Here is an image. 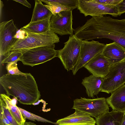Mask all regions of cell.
<instances>
[{
  "label": "cell",
  "mask_w": 125,
  "mask_h": 125,
  "mask_svg": "<svg viewBox=\"0 0 125 125\" xmlns=\"http://www.w3.org/2000/svg\"><path fill=\"white\" fill-rule=\"evenodd\" d=\"M74 35L80 40H93L105 38L112 40L125 49V19L110 16L93 17L85 24L74 29Z\"/></svg>",
  "instance_id": "cell-1"
},
{
  "label": "cell",
  "mask_w": 125,
  "mask_h": 125,
  "mask_svg": "<svg viewBox=\"0 0 125 125\" xmlns=\"http://www.w3.org/2000/svg\"><path fill=\"white\" fill-rule=\"evenodd\" d=\"M0 83L7 95L13 96L21 104H33L40 97L35 80L30 73L24 75H4L0 78Z\"/></svg>",
  "instance_id": "cell-2"
},
{
  "label": "cell",
  "mask_w": 125,
  "mask_h": 125,
  "mask_svg": "<svg viewBox=\"0 0 125 125\" xmlns=\"http://www.w3.org/2000/svg\"><path fill=\"white\" fill-rule=\"evenodd\" d=\"M59 39L57 35L51 30L41 33L25 31L24 38L18 39L10 51H21L23 53L33 48L57 43L60 42Z\"/></svg>",
  "instance_id": "cell-3"
},
{
  "label": "cell",
  "mask_w": 125,
  "mask_h": 125,
  "mask_svg": "<svg viewBox=\"0 0 125 125\" xmlns=\"http://www.w3.org/2000/svg\"><path fill=\"white\" fill-rule=\"evenodd\" d=\"M82 40L73 34L64 43L63 48L57 50V57L60 60L65 69L68 71L72 70L78 61L80 51Z\"/></svg>",
  "instance_id": "cell-4"
},
{
  "label": "cell",
  "mask_w": 125,
  "mask_h": 125,
  "mask_svg": "<svg viewBox=\"0 0 125 125\" xmlns=\"http://www.w3.org/2000/svg\"><path fill=\"white\" fill-rule=\"evenodd\" d=\"M55 44L29 49L23 53L21 61L25 65L31 66L43 63L57 57Z\"/></svg>",
  "instance_id": "cell-5"
},
{
  "label": "cell",
  "mask_w": 125,
  "mask_h": 125,
  "mask_svg": "<svg viewBox=\"0 0 125 125\" xmlns=\"http://www.w3.org/2000/svg\"><path fill=\"white\" fill-rule=\"evenodd\" d=\"M72 109L95 118L109 111V105L104 97L92 99L81 97L75 99Z\"/></svg>",
  "instance_id": "cell-6"
},
{
  "label": "cell",
  "mask_w": 125,
  "mask_h": 125,
  "mask_svg": "<svg viewBox=\"0 0 125 125\" xmlns=\"http://www.w3.org/2000/svg\"><path fill=\"white\" fill-rule=\"evenodd\" d=\"M125 83V60L110 66L108 73L104 78L101 92L111 93Z\"/></svg>",
  "instance_id": "cell-7"
},
{
  "label": "cell",
  "mask_w": 125,
  "mask_h": 125,
  "mask_svg": "<svg viewBox=\"0 0 125 125\" xmlns=\"http://www.w3.org/2000/svg\"><path fill=\"white\" fill-rule=\"evenodd\" d=\"M77 8L85 17L88 15L98 16L106 14L114 17L118 16L116 7L106 5L95 0H78Z\"/></svg>",
  "instance_id": "cell-8"
},
{
  "label": "cell",
  "mask_w": 125,
  "mask_h": 125,
  "mask_svg": "<svg viewBox=\"0 0 125 125\" xmlns=\"http://www.w3.org/2000/svg\"><path fill=\"white\" fill-rule=\"evenodd\" d=\"M105 44L94 40H82L80 55L76 65L72 70L73 75L92 59L101 53Z\"/></svg>",
  "instance_id": "cell-9"
},
{
  "label": "cell",
  "mask_w": 125,
  "mask_h": 125,
  "mask_svg": "<svg viewBox=\"0 0 125 125\" xmlns=\"http://www.w3.org/2000/svg\"><path fill=\"white\" fill-rule=\"evenodd\" d=\"M72 11H64L52 15L50 19L51 30L60 35H73Z\"/></svg>",
  "instance_id": "cell-10"
},
{
  "label": "cell",
  "mask_w": 125,
  "mask_h": 125,
  "mask_svg": "<svg viewBox=\"0 0 125 125\" xmlns=\"http://www.w3.org/2000/svg\"><path fill=\"white\" fill-rule=\"evenodd\" d=\"M18 30L12 19L0 24V54L5 56L18 40L14 38Z\"/></svg>",
  "instance_id": "cell-11"
},
{
  "label": "cell",
  "mask_w": 125,
  "mask_h": 125,
  "mask_svg": "<svg viewBox=\"0 0 125 125\" xmlns=\"http://www.w3.org/2000/svg\"><path fill=\"white\" fill-rule=\"evenodd\" d=\"M111 66L101 53L90 60L84 67L92 74L104 78L108 73Z\"/></svg>",
  "instance_id": "cell-12"
},
{
  "label": "cell",
  "mask_w": 125,
  "mask_h": 125,
  "mask_svg": "<svg viewBox=\"0 0 125 125\" xmlns=\"http://www.w3.org/2000/svg\"><path fill=\"white\" fill-rule=\"evenodd\" d=\"M111 65L125 60V49L115 42L105 44L101 52Z\"/></svg>",
  "instance_id": "cell-13"
},
{
  "label": "cell",
  "mask_w": 125,
  "mask_h": 125,
  "mask_svg": "<svg viewBox=\"0 0 125 125\" xmlns=\"http://www.w3.org/2000/svg\"><path fill=\"white\" fill-rule=\"evenodd\" d=\"M96 123L90 115L76 110L73 114L56 122L59 125H95Z\"/></svg>",
  "instance_id": "cell-14"
},
{
  "label": "cell",
  "mask_w": 125,
  "mask_h": 125,
  "mask_svg": "<svg viewBox=\"0 0 125 125\" xmlns=\"http://www.w3.org/2000/svg\"><path fill=\"white\" fill-rule=\"evenodd\" d=\"M107 102L113 110L125 111V84L117 88L106 98Z\"/></svg>",
  "instance_id": "cell-15"
},
{
  "label": "cell",
  "mask_w": 125,
  "mask_h": 125,
  "mask_svg": "<svg viewBox=\"0 0 125 125\" xmlns=\"http://www.w3.org/2000/svg\"><path fill=\"white\" fill-rule=\"evenodd\" d=\"M104 79L92 74L83 79L82 84L85 88L88 97L93 98L101 92Z\"/></svg>",
  "instance_id": "cell-16"
},
{
  "label": "cell",
  "mask_w": 125,
  "mask_h": 125,
  "mask_svg": "<svg viewBox=\"0 0 125 125\" xmlns=\"http://www.w3.org/2000/svg\"><path fill=\"white\" fill-rule=\"evenodd\" d=\"M124 111L112 110L95 118L97 125H121Z\"/></svg>",
  "instance_id": "cell-17"
},
{
  "label": "cell",
  "mask_w": 125,
  "mask_h": 125,
  "mask_svg": "<svg viewBox=\"0 0 125 125\" xmlns=\"http://www.w3.org/2000/svg\"><path fill=\"white\" fill-rule=\"evenodd\" d=\"M51 17L43 20L30 22L21 29L31 33H41L51 30L50 19Z\"/></svg>",
  "instance_id": "cell-18"
},
{
  "label": "cell",
  "mask_w": 125,
  "mask_h": 125,
  "mask_svg": "<svg viewBox=\"0 0 125 125\" xmlns=\"http://www.w3.org/2000/svg\"><path fill=\"white\" fill-rule=\"evenodd\" d=\"M35 6L30 22L41 21L51 17V12L40 0H35Z\"/></svg>",
  "instance_id": "cell-19"
},
{
  "label": "cell",
  "mask_w": 125,
  "mask_h": 125,
  "mask_svg": "<svg viewBox=\"0 0 125 125\" xmlns=\"http://www.w3.org/2000/svg\"><path fill=\"white\" fill-rule=\"evenodd\" d=\"M1 98L4 102L9 110L19 125H21L26 121L18 107L16 105H13L10 102L9 96L5 94H1Z\"/></svg>",
  "instance_id": "cell-20"
},
{
  "label": "cell",
  "mask_w": 125,
  "mask_h": 125,
  "mask_svg": "<svg viewBox=\"0 0 125 125\" xmlns=\"http://www.w3.org/2000/svg\"><path fill=\"white\" fill-rule=\"evenodd\" d=\"M23 53L21 51H10L4 56L1 62V64L10 63L21 61Z\"/></svg>",
  "instance_id": "cell-21"
},
{
  "label": "cell",
  "mask_w": 125,
  "mask_h": 125,
  "mask_svg": "<svg viewBox=\"0 0 125 125\" xmlns=\"http://www.w3.org/2000/svg\"><path fill=\"white\" fill-rule=\"evenodd\" d=\"M45 3L55 2L58 3L72 10L77 8L78 0H41Z\"/></svg>",
  "instance_id": "cell-22"
},
{
  "label": "cell",
  "mask_w": 125,
  "mask_h": 125,
  "mask_svg": "<svg viewBox=\"0 0 125 125\" xmlns=\"http://www.w3.org/2000/svg\"><path fill=\"white\" fill-rule=\"evenodd\" d=\"M44 5L52 13L55 15L64 11H72L69 8L58 3L55 2H47Z\"/></svg>",
  "instance_id": "cell-23"
},
{
  "label": "cell",
  "mask_w": 125,
  "mask_h": 125,
  "mask_svg": "<svg viewBox=\"0 0 125 125\" xmlns=\"http://www.w3.org/2000/svg\"><path fill=\"white\" fill-rule=\"evenodd\" d=\"M22 115L25 119H26L34 121L36 120L38 122H43L52 123L50 121L39 116L36 115L27 111L24 109L19 107Z\"/></svg>",
  "instance_id": "cell-24"
},
{
  "label": "cell",
  "mask_w": 125,
  "mask_h": 125,
  "mask_svg": "<svg viewBox=\"0 0 125 125\" xmlns=\"http://www.w3.org/2000/svg\"><path fill=\"white\" fill-rule=\"evenodd\" d=\"M0 107L2 109L4 114L12 125H19L6 106L4 101L0 98Z\"/></svg>",
  "instance_id": "cell-25"
},
{
  "label": "cell",
  "mask_w": 125,
  "mask_h": 125,
  "mask_svg": "<svg viewBox=\"0 0 125 125\" xmlns=\"http://www.w3.org/2000/svg\"><path fill=\"white\" fill-rule=\"evenodd\" d=\"M17 61L7 63L6 69L8 75L20 74L24 75L26 73H23L18 69L17 67Z\"/></svg>",
  "instance_id": "cell-26"
},
{
  "label": "cell",
  "mask_w": 125,
  "mask_h": 125,
  "mask_svg": "<svg viewBox=\"0 0 125 125\" xmlns=\"http://www.w3.org/2000/svg\"><path fill=\"white\" fill-rule=\"evenodd\" d=\"M96 1L110 6L116 7L123 0H95Z\"/></svg>",
  "instance_id": "cell-27"
},
{
  "label": "cell",
  "mask_w": 125,
  "mask_h": 125,
  "mask_svg": "<svg viewBox=\"0 0 125 125\" xmlns=\"http://www.w3.org/2000/svg\"><path fill=\"white\" fill-rule=\"evenodd\" d=\"M0 125H12L5 116L2 109L0 107Z\"/></svg>",
  "instance_id": "cell-28"
},
{
  "label": "cell",
  "mask_w": 125,
  "mask_h": 125,
  "mask_svg": "<svg viewBox=\"0 0 125 125\" xmlns=\"http://www.w3.org/2000/svg\"><path fill=\"white\" fill-rule=\"evenodd\" d=\"M116 7L119 16L125 13V0H123Z\"/></svg>",
  "instance_id": "cell-29"
},
{
  "label": "cell",
  "mask_w": 125,
  "mask_h": 125,
  "mask_svg": "<svg viewBox=\"0 0 125 125\" xmlns=\"http://www.w3.org/2000/svg\"><path fill=\"white\" fill-rule=\"evenodd\" d=\"M14 1L21 4L24 6L29 8H31V5L26 0H13Z\"/></svg>",
  "instance_id": "cell-30"
},
{
  "label": "cell",
  "mask_w": 125,
  "mask_h": 125,
  "mask_svg": "<svg viewBox=\"0 0 125 125\" xmlns=\"http://www.w3.org/2000/svg\"><path fill=\"white\" fill-rule=\"evenodd\" d=\"M121 125H125V111H124L123 116Z\"/></svg>",
  "instance_id": "cell-31"
},
{
  "label": "cell",
  "mask_w": 125,
  "mask_h": 125,
  "mask_svg": "<svg viewBox=\"0 0 125 125\" xmlns=\"http://www.w3.org/2000/svg\"><path fill=\"white\" fill-rule=\"evenodd\" d=\"M21 125H36L34 123L31 122H27L25 121Z\"/></svg>",
  "instance_id": "cell-32"
}]
</instances>
